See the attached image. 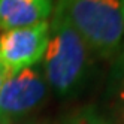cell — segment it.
Here are the masks:
<instances>
[{
    "label": "cell",
    "mask_w": 124,
    "mask_h": 124,
    "mask_svg": "<svg viewBox=\"0 0 124 124\" xmlns=\"http://www.w3.org/2000/svg\"><path fill=\"white\" fill-rule=\"evenodd\" d=\"M63 18L82 38L91 52L114 57L124 45V0H58Z\"/></svg>",
    "instance_id": "cell-1"
},
{
    "label": "cell",
    "mask_w": 124,
    "mask_h": 124,
    "mask_svg": "<svg viewBox=\"0 0 124 124\" xmlns=\"http://www.w3.org/2000/svg\"><path fill=\"white\" fill-rule=\"evenodd\" d=\"M90 52L75 29L54 12L43 54V70L48 84L58 94H72L81 87L88 72Z\"/></svg>",
    "instance_id": "cell-2"
},
{
    "label": "cell",
    "mask_w": 124,
    "mask_h": 124,
    "mask_svg": "<svg viewBox=\"0 0 124 124\" xmlns=\"http://www.w3.org/2000/svg\"><path fill=\"white\" fill-rule=\"evenodd\" d=\"M48 21L30 27L6 30L0 34V63L9 75L31 67L43 57L48 45Z\"/></svg>",
    "instance_id": "cell-3"
},
{
    "label": "cell",
    "mask_w": 124,
    "mask_h": 124,
    "mask_svg": "<svg viewBox=\"0 0 124 124\" xmlns=\"http://www.w3.org/2000/svg\"><path fill=\"white\" fill-rule=\"evenodd\" d=\"M46 84L38 69H24L5 81L0 90V124L29 114L43 102Z\"/></svg>",
    "instance_id": "cell-4"
},
{
    "label": "cell",
    "mask_w": 124,
    "mask_h": 124,
    "mask_svg": "<svg viewBox=\"0 0 124 124\" xmlns=\"http://www.w3.org/2000/svg\"><path fill=\"white\" fill-rule=\"evenodd\" d=\"M54 0H0V30H14L46 21Z\"/></svg>",
    "instance_id": "cell-5"
},
{
    "label": "cell",
    "mask_w": 124,
    "mask_h": 124,
    "mask_svg": "<svg viewBox=\"0 0 124 124\" xmlns=\"http://www.w3.org/2000/svg\"><path fill=\"white\" fill-rule=\"evenodd\" d=\"M64 124H109V123L105 121L102 117H99L94 111L87 109V111L79 112L78 115H75L73 118H70Z\"/></svg>",
    "instance_id": "cell-6"
},
{
    "label": "cell",
    "mask_w": 124,
    "mask_h": 124,
    "mask_svg": "<svg viewBox=\"0 0 124 124\" xmlns=\"http://www.w3.org/2000/svg\"><path fill=\"white\" fill-rule=\"evenodd\" d=\"M11 75H9V72L3 67V64L0 63V90H2V87H3V84H5V81L8 78H9Z\"/></svg>",
    "instance_id": "cell-7"
},
{
    "label": "cell",
    "mask_w": 124,
    "mask_h": 124,
    "mask_svg": "<svg viewBox=\"0 0 124 124\" xmlns=\"http://www.w3.org/2000/svg\"><path fill=\"white\" fill-rule=\"evenodd\" d=\"M120 99H121V102H123V115H124V82H123L121 91H120Z\"/></svg>",
    "instance_id": "cell-8"
}]
</instances>
